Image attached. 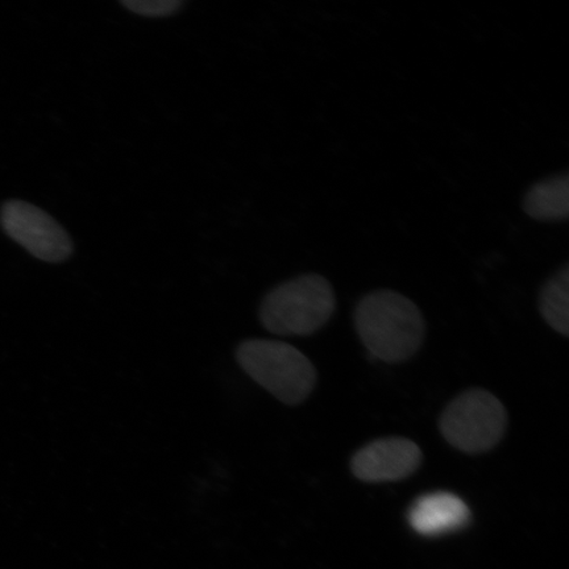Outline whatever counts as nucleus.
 <instances>
[{
  "mask_svg": "<svg viewBox=\"0 0 569 569\" xmlns=\"http://www.w3.org/2000/svg\"><path fill=\"white\" fill-rule=\"evenodd\" d=\"M0 223L4 232L36 259L61 262L73 252L68 232L51 216L33 204L23 201L4 203Z\"/></svg>",
  "mask_w": 569,
  "mask_h": 569,
  "instance_id": "5",
  "label": "nucleus"
},
{
  "mask_svg": "<svg viewBox=\"0 0 569 569\" xmlns=\"http://www.w3.org/2000/svg\"><path fill=\"white\" fill-rule=\"evenodd\" d=\"M337 309L332 284L310 273L270 290L260 308L266 330L281 337H308L322 329Z\"/></svg>",
  "mask_w": 569,
  "mask_h": 569,
  "instance_id": "2",
  "label": "nucleus"
},
{
  "mask_svg": "<svg viewBox=\"0 0 569 569\" xmlns=\"http://www.w3.org/2000/svg\"><path fill=\"white\" fill-rule=\"evenodd\" d=\"M356 331L373 358L401 362L422 347L426 323L418 306L395 290H375L355 309Z\"/></svg>",
  "mask_w": 569,
  "mask_h": 569,
  "instance_id": "1",
  "label": "nucleus"
},
{
  "mask_svg": "<svg viewBox=\"0 0 569 569\" xmlns=\"http://www.w3.org/2000/svg\"><path fill=\"white\" fill-rule=\"evenodd\" d=\"M421 448L400 437L373 440L353 455L351 471L365 482H391L408 479L421 467Z\"/></svg>",
  "mask_w": 569,
  "mask_h": 569,
  "instance_id": "6",
  "label": "nucleus"
},
{
  "mask_svg": "<svg viewBox=\"0 0 569 569\" xmlns=\"http://www.w3.org/2000/svg\"><path fill=\"white\" fill-rule=\"evenodd\" d=\"M126 9L148 18H166L181 9V0H123Z\"/></svg>",
  "mask_w": 569,
  "mask_h": 569,
  "instance_id": "10",
  "label": "nucleus"
},
{
  "mask_svg": "<svg viewBox=\"0 0 569 569\" xmlns=\"http://www.w3.org/2000/svg\"><path fill=\"white\" fill-rule=\"evenodd\" d=\"M528 216L545 222H559L569 216V177L555 176L537 182L523 198Z\"/></svg>",
  "mask_w": 569,
  "mask_h": 569,
  "instance_id": "8",
  "label": "nucleus"
},
{
  "mask_svg": "<svg viewBox=\"0 0 569 569\" xmlns=\"http://www.w3.org/2000/svg\"><path fill=\"white\" fill-rule=\"evenodd\" d=\"M408 519L412 530L421 536L439 537L465 529L471 521V510L459 496L436 492L419 497Z\"/></svg>",
  "mask_w": 569,
  "mask_h": 569,
  "instance_id": "7",
  "label": "nucleus"
},
{
  "mask_svg": "<svg viewBox=\"0 0 569 569\" xmlns=\"http://www.w3.org/2000/svg\"><path fill=\"white\" fill-rule=\"evenodd\" d=\"M539 311L552 330L569 336V267L545 283L539 295Z\"/></svg>",
  "mask_w": 569,
  "mask_h": 569,
  "instance_id": "9",
  "label": "nucleus"
},
{
  "mask_svg": "<svg viewBox=\"0 0 569 569\" xmlns=\"http://www.w3.org/2000/svg\"><path fill=\"white\" fill-rule=\"evenodd\" d=\"M507 427V409L483 389L462 391L447 405L439 419V430L447 442L469 455L493 450Z\"/></svg>",
  "mask_w": 569,
  "mask_h": 569,
  "instance_id": "4",
  "label": "nucleus"
},
{
  "mask_svg": "<svg viewBox=\"0 0 569 569\" xmlns=\"http://www.w3.org/2000/svg\"><path fill=\"white\" fill-rule=\"evenodd\" d=\"M237 360L254 382L290 407L308 400L317 386L316 367L283 341L246 340L238 347Z\"/></svg>",
  "mask_w": 569,
  "mask_h": 569,
  "instance_id": "3",
  "label": "nucleus"
}]
</instances>
